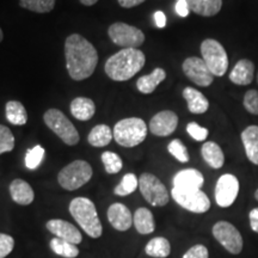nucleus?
<instances>
[{
	"label": "nucleus",
	"mask_w": 258,
	"mask_h": 258,
	"mask_svg": "<svg viewBox=\"0 0 258 258\" xmlns=\"http://www.w3.org/2000/svg\"><path fill=\"white\" fill-rule=\"evenodd\" d=\"M64 57L70 77L76 82L90 78L98 63V53L91 42L79 34H72L64 41Z\"/></svg>",
	"instance_id": "1"
},
{
	"label": "nucleus",
	"mask_w": 258,
	"mask_h": 258,
	"mask_svg": "<svg viewBox=\"0 0 258 258\" xmlns=\"http://www.w3.org/2000/svg\"><path fill=\"white\" fill-rule=\"evenodd\" d=\"M146 62L145 54L135 48H123L106 60L104 71L114 82H125L140 72Z\"/></svg>",
	"instance_id": "2"
},
{
	"label": "nucleus",
	"mask_w": 258,
	"mask_h": 258,
	"mask_svg": "<svg viewBox=\"0 0 258 258\" xmlns=\"http://www.w3.org/2000/svg\"><path fill=\"white\" fill-rule=\"evenodd\" d=\"M70 213L83 231L91 238H99L103 233L101 220L96 206L90 199L76 198L70 203Z\"/></svg>",
	"instance_id": "3"
},
{
	"label": "nucleus",
	"mask_w": 258,
	"mask_h": 258,
	"mask_svg": "<svg viewBox=\"0 0 258 258\" xmlns=\"http://www.w3.org/2000/svg\"><path fill=\"white\" fill-rule=\"evenodd\" d=\"M112 134L120 146L135 147L144 143L146 139L147 124L139 117L123 118L115 124Z\"/></svg>",
	"instance_id": "4"
},
{
	"label": "nucleus",
	"mask_w": 258,
	"mask_h": 258,
	"mask_svg": "<svg viewBox=\"0 0 258 258\" xmlns=\"http://www.w3.org/2000/svg\"><path fill=\"white\" fill-rule=\"evenodd\" d=\"M93 171L88 161L74 160L64 166L57 175V182L61 188L73 191L85 185L92 178Z\"/></svg>",
	"instance_id": "5"
},
{
	"label": "nucleus",
	"mask_w": 258,
	"mask_h": 258,
	"mask_svg": "<svg viewBox=\"0 0 258 258\" xmlns=\"http://www.w3.org/2000/svg\"><path fill=\"white\" fill-rule=\"evenodd\" d=\"M43 121L51 132H54L64 144L69 146H76L79 143L80 137L74 124L67 116L59 109H49L44 112Z\"/></svg>",
	"instance_id": "6"
},
{
	"label": "nucleus",
	"mask_w": 258,
	"mask_h": 258,
	"mask_svg": "<svg viewBox=\"0 0 258 258\" xmlns=\"http://www.w3.org/2000/svg\"><path fill=\"white\" fill-rule=\"evenodd\" d=\"M202 60L214 77H222L227 72L228 56L220 42L207 38L201 43Z\"/></svg>",
	"instance_id": "7"
},
{
	"label": "nucleus",
	"mask_w": 258,
	"mask_h": 258,
	"mask_svg": "<svg viewBox=\"0 0 258 258\" xmlns=\"http://www.w3.org/2000/svg\"><path fill=\"white\" fill-rule=\"evenodd\" d=\"M139 188L144 199L153 207H163L169 202V191L161 180L152 173L145 172L139 178Z\"/></svg>",
	"instance_id": "8"
},
{
	"label": "nucleus",
	"mask_w": 258,
	"mask_h": 258,
	"mask_svg": "<svg viewBox=\"0 0 258 258\" xmlns=\"http://www.w3.org/2000/svg\"><path fill=\"white\" fill-rule=\"evenodd\" d=\"M108 35L116 46H120L122 49L123 48L138 49L145 42V34L140 29L123 22H116L111 24L108 29Z\"/></svg>",
	"instance_id": "9"
},
{
	"label": "nucleus",
	"mask_w": 258,
	"mask_h": 258,
	"mask_svg": "<svg viewBox=\"0 0 258 258\" xmlns=\"http://www.w3.org/2000/svg\"><path fill=\"white\" fill-rule=\"evenodd\" d=\"M171 195L180 207L196 214H202L211 208L208 196L201 190H179L173 188Z\"/></svg>",
	"instance_id": "10"
},
{
	"label": "nucleus",
	"mask_w": 258,
	"mask_h": 258,
	"mask_svg": "<svg viewBox=\"0 0 258 258\" xmlns=\"http://www.w3.org/2000/svg\"><path fill=\"white\" fill-rule=\"evenodd\" d=\"M213 235L232 254H239L244 241L240 232L228 221H219L213 226Z\"/></svg>",
	"instance_id": "11"
},
{
	"label": "nucleus",
	"mask_w": 258,
	"mask_h": 258,
	"mask_svg": "<svg viewBox=\"0 0 258 258\" xmlns=\"http://www.w3.org/2000/svg\"><path fill=\"white\" fill-rule=\"evenodd\" d=\"M238 194H239V180L234 175L226 173L218 179L215 185V201L219 207H230L234 203Z\"/></svg>",
	"instance_id": "12"
},
{
	"label": "nucleus",
	"mask_w": 258,
	"mask_h": 258,
	"mask_svg": "<svg viewBox=\"0 0 258 258\" xmlns=\"http://www.w3.org/2000/svg\"><path fill=\"white\" fill-rule=\"evenodd\" d=\"M182 69L185 76L188 77V79L191 80L196 85L202 86V88H207V86L212 85L213 80H214V76L209 71L202 57H188L183 62Z\"/></svg>",
	"instance_id": "13"
},
{
	"label": "nucleus",
	"mask_w": 258,
	"mask_h": 258,
	"mask_svg": "<svg viewBox=\"0 0 258 258\" xmlns=\"http://www.w3.org/2000/svg\"><path fill=\"white\" fill-rule=\"evenodd\" d=\"M178 125V116L171 110L158 112L150 121V132L156 137H169Z\"/></svg>",
	"instance_id": "14"
},
{
	"label": "nucleus",
	"mask_w": 258,
	"mask_h": 258,
	"mask_svg": "<svg viewBox=\"0 0 258 258\" xmlns=\"http://www.w3.org/2000/svg\"><path fill=\"white\" fill-rule=\"evenodd\" d=\"M46 227L48 231L51 232L56 238L63 239L73 244H80L83 240L82 233L76 226L69 221L60 220V219H51L47 222Z\"/></svg>",
	"instance_id": "15"
},
{
	"label": "nucleus",
	"mask_w": 258,
	"mask_h": 258,
	"mask_svg": "<svg viewBox=\"0 0 258 258\" xmlns=\"http://www.w3.org/2000/svg\"><path fill=\"white\" fill-rule=\"evenodd\" d=\"M205 178L200 171L195 169H185L179 171L173 177V188L179 190H201Z\"/></svg>",
	"instance_id": "16"
},
{
	"label": "nucleus",
	"mask_w": 258,
	"mask_h": 258,
	"mask_svg": "<svg viewBox=\"0 0 258 258\" xmlns=\"http://www.w3.org/2000/svg\"><path fill=\"white\" fill-rule=\"evenodd\" d=\"M108 220L115 230L124 232L131 228L133 217L128 207L122 203H114L108 209Z\"/></svg>",
	"instance_id": "17"
},
{
	"label": "nucleus",
	"mask_w": 258,
	"mask_h": 258,
	"mask_svg": "<svg viewBox=\"0 0 258 258\" xmlns=\"http://www.w3.org/2000/svg\"><path fill=\"white\" fill-rule=\"evenodd\" d=\"M254 77V64L251 60H239L230 73V80L235 85H249Z\"/></svg>",
	"instance_id": "18"
},
{
	"label": "nucleus",
	"mask_w": 258,
	"mask_h": 258,
	"mask_svg": "<svg viewBox=\"0 0 258 258\" xmlns=\"http://www.w3.org/2000/svg\"><path fill=\"white\" fill-rule=\"evenodd\" d=\"M10 195L16 203L21 206H28L34 201L35 194L31 185L23 179H14L10 184Z\"/></svg>",
	"instance_id": "19"
},
{
	"label": "nucleus",
	"mask_w": 258,
	"mask_h": 258,
	"mask_svg": "<svg viewBox=\"0 0 258 258\" xmlns=\"http://www.w3.org/2000/svg\"><path fill=\"white\" fill-rule=\"evenodd\" d=\"M71 114L79 121L91 120L96 112L95 102L88 97H77L71 102Z\"/></svg>",
	"instance_id": "20"
},
{
	"label": "nucleus",
	"mask_w": 258,
	"mask_h": 258,
	"mask_svg": "<svg viewBox=\"0 0 258 258\" xmlns=\"http://www.w3.org/2000/svg\"><path fill=\"white\" fill-rule=\"evenodd\" d=\"M245 153L247 159L258 166V125H249L241 133Z\"/></svg>",
	"instance_id": "21"
},
{
	"label": "nucleus",
	"mask_w": 258,
	"mask_h": 258,
	"mask_svg": "<svg viewBox=\"0 0 258 258\" xmlns=\"http://www.w3.org/2000/svg\"><path fill=\"white\" fill-rule=\"evenodd\" d=\"M183 98L186 101L188 109L192 114H203L208 110L209 102L202 92L194 88H185L183 90Z\"/></svg>",
	"instance_id": "22"
},
{
	"label": "nucleus",
	"mask_w": 258,
	"mask_h": 258,
	"mask_svg": "<svg viewBox=\"0 0 258 258\" xmlns=\"http://www.w3.org/2000/svg\"><path fill=\"white\" fill-rule=\"evenodd\" d=\"M190 11L202 17H213L222 8V0H185Z\"/></svg>",
	"instance_id": "23"
},
{
	"label": "nucleus",
	"mask_w": 258,
	"mask_h": 258,
	"mask_svg": "<svg viewBox=\"0 0 258 258\" xmlns=\"http://www.w3.org/2000/svg\"><path fill=\"white\" fill-rule=\"evenodd\" d=\"M165 78H166L165 71L160 69V67H158V69L154 70L151 74L140 77L137 82V88L141 93L150 95V93L154 92V90L157 89V86L159 85L161 82H164Z\"/></svg>",
	"instance_id": "24"
},
{
	"label": "nucleus",
	"mask_w": 258,
	"mask_h": 258,
	"mask_svg": "<svg viewBox=\"0 0 258 258\" xmlns=\"http://www.w3.org/2000/svg\"><path fill=\"white\" fill-rule=\"evenodd\" d=\"M201 154L206 163L212 169H220V167L224 166L225 156L221 147L218 144L213 143V141L205 143L201 148Z\"/></svg>",
	"instance_id": "25"
},
{
	"label": "nucleus",
	"mask_w": 258,
	"mask_h": 258,
	"mask_svg": "<svg viewBox=\"0 0 258 258\" xmlns=\"http://www.w3.org/2000/svg\"><path fill=\"white\" fill-rule=\"evenodd\" d=\"M135 228L140 234H151L154 232L156 224L152 212L147 208H139L133 217Z\"/></svg>",
	"instance_id": "26"
},
{
	"label": "nucleus",
	"mask_w": 258,
	"mask_h": 258,
	"mask_svg": "<svg viewBox=\"0 0 258 258\" xmlns=\"http://www.w3.org/2000/svg\"><path fill=\"white\" fill-rule=\"evenodd\" d=\"M6 120L14 125H24L28 122V112L18 101H9L5 105Z\"/></svg>",
	"instance_id": "27"
},
{
	"label": "nucleus",
	"mask_w": 258,
	"mask_h": 258,
	"mask_svg": "<svg viewBox=\"0 0 258 258\" xmlns=\"http://www.w3.org/2000/svg\"><path fill=\"white\" fill-rule=\"evenodd\" d=\"M114 139L111 128L106 124H97L89 133L88 141L93 147H105Z\"/></svg>",
	"instance_id": "28"
},
{
	"label": "nucleus",
	"mask_w": 258,
	"mask_h": 258,
	"mask_svg": "<svg viewBox=\"0 0 258 258\" xmlns=\"http://www.w3.org/2000/svg\"><path fill=\"white\" fill-rule=\"evenodd\" d=\"M145 251L151 257L166 258L171 253L170 241L164 237H156L148 241Z\"/></svg>",
	"instance_id": "29"
},
{
	"label": "nucleus",
	"mask_w": 258,
	"mask_h": 258,
	"mask_svg": "<svg viewBox=\"0 0 258 258\" xmlns=\"http://www.w3.org/2000/svg\"><path fill=\"white\" fill-rule=\"evenodd\" d=\"M50 249L57 256L64 258H76L79 254V249L76 244L60 239V238H53L50 240Z\"/></svg>",
	"instance_id": "30"
},
{
	"label": "nucleus",
	"mask_w": 258,
	"mask_h": 258,
	"mask_svg": "<svg viewBox=\"0 0 258 258\" xmlns=\"http://www.w3.org/2000/svg\"><path fill=\"white\" fill-rule=\"evenodd\" d=\"M55 3L56 0H19V6L36 14H48L54 9Z\"/></svg>",
	"instance_id": "31"
},
{
	"label": "nucleus",
	"mask_w": 258,
	"mask_h": 258,
	"mask_svg": "<svg viewBox=\"0 0 258 258\" xmlns=\"http://www.w3.org/2000/svg\"><path fill=\"white\" fill-rule=\"evenodd\" d=\"M139 188V178L134 173H127L120 182V184L116 186L114 192L117 196H128L133 194Z\"/></svg>",
	"instance_id": "32"
},
{
	"label": "nucleus",
	"mask_w": 258,
	"mask_h": 258,
	"mask_svg": "<svg viewBox=\"0 0 258 258\" xmlns=\"http://www.w3.org/2000/svg\"><path fill=\"white\" fill-rule=\"evenodd\" d=\"M101 159L104 164V169L109 175H115V173L120 172L123 167V161H122L121 157L118 154L110 151H106L101 156Z\"/></svg>",
	"instance_id": "33"
},
{
	"label": "nucleus",
	"mask_w": 258,
	"mask_h": 258,
	"mask_svg": "<svg viewBox=\"0 0 258 258\" xmlns=\"http://www.w3.org/2000/svg\"><path fill=\"white\" fill-rule=\"evenodd\" d=\"M44 154H46V150L41 146V145H36L35 147L28 150L27 154H25V166L29 170H36L38 166L41 165L42 160H43Z\"/></svg>",
	"instance_id": "34"
},
{
	"label": "nucleus",
	"mask_w": 258,
	"mask_h": 258,
	"mask_svg": "<svg viewBox=\"0 0 258 258\" xmlns=\"http://www.w3.org/2000/svg\"><path fill=\"white\" fill-rule=\"evenodd\" d=\"M167 151H169L171 156L175 157L180 163H188L190 159L188 150H186L184 144L178 140V139H175V140L171 141L169 146H167Z\"/></svg>",
	"instance_id": "35"
},
{
	"label": "nucleus",
	"mask_w": 258,
	"mask_h": 258,
	"mask_svg": "<svg viewBox=\"0 0 258 258\" xmlns=\"http://www.w3.org/2000/svg\"><path fill=\"white\" fill-rule=\"evenodd\" d=\"M15 148V137L9 127L0 124V154L11 152Z\"/></svg>",
	"instance_id": "36"
},
{
	"label": "nucleus",
	"mask_w": 258,
	"mask_h": 258,
	"mask_svg": "<svg viewBox=\"0 0 258 258\" xmlns=\"http://www.w3.org/2000/svg\"><path fill=\"white\" fill-rule=\"evenodd\" d=\"M243 104L247 112L258 116V91L257 90H249V91L245 93Z\"/></svg>",
	"instance_id": "37"
},
{
	"label": "nucleus",
	"mask_w": 258,
	"mask_h": 258,
	"mask_svg": "<svg viewBox=\"0 0 258 258\" xmlns=\"http://www.w3.org/2000/svg\"><path fill=\"white\" fill-rule=\"evenodd\" d=\"M186 132L195 141H203L206 140L208 137L209 132L207 128L201 127V125L196 123V122H190V123L186 125Z\"/></svg>",
	"instance_id": "38"
},
{
	"label": "nucleus",
	"mask_w": 258,
	"mask_h": 258,
	"mask_svg": "<svg viewBox=\"0 0 258 258\" xmlns=\"http://www.w3.org/2000/svg\"><path fill=\"white\" fill-rule=\"evenodd\" d=\"M15 247V239L11 235L0 233V258L8 257Z\"/></svg>",
	"instance_id": "39"
},
{
	"label": "nucleus",
	"mask_w": 258,
	"mask_h": 258,
	"mask_svg": "<svg viewBox=\"0 0 258 258\" xmlns=\"http://www.w3.org/2000/svg\"><path fill=\"white\" fill-rule=\"evenodd\" d=\"M183 258H209V252L205 245H194L186 251Z\"/></svg>",
	"instance_id": "40"
},
{
	"label": "nucleus",
	"mask_w": 258,
	"mask_h": 258,
	"mask_svg": "<svg viewBox=\"0 0 258 258\" xmlns=\"http://www.w3.org/2000/svg\"><path fill=\"white\" fill-rule=\"evenodd\" d=\"M175 10H176L177 15L180 16V17H188V15L190 12L189 6H188V4H186L185 0H177Z\"/></svg>",
	"instance_id": "41"
},
{
	"label": "nucleus",
	"mask_w": 258,
	"mask_h": 258,
	"mask_svg": "<svg viewBox=\"0 0 258 258\" xmlns=\"http://www.w3.org/2000/svg\"><path fill=\"white\" fill-rule=\"evenodd\" d=\"M249 219H250V226L251 228H252V231L258 233V208H253L252 211L250 212Z\"/></svg>",
	"instance_id": "42"
},
{
	"label": "nucleus",
	"mask_w": 258,
	"mask_h": 258,
	"mask_svg": "<svg viewBox=\"0 0 258 258\" xmlns=\"http://www.w3.org/2000/svg\"><path fill=\"white\" fill-rule=\"evenodd\" d=\"M154 22H156V25L158 28H165L166 25V16L163 11H157L153 16Z\"/></svg>",
	"instance_id": "43"
},
{
	"label": "nucleus",
	"mask_w": 258,
	"mask_h": 258,
	"mask_svg": "<svg viewBox=\"0 0 258 258\" xmlns=\"http://www.w3.org/2000/svg\"><path fill=\"white\" fill-rule=\"evenodd\" d=\"M117 2L121 8L132 9V8H135V6L143 4V3L146 2V0H117Z\"/></svg>",
	"instance_id": "44"
},
{
	"label": "nucleus",
	"mask_w": 258,
	"mask_h": 258,
	"mask_svg": "<svg viewBox=\"0 0 258 258\" xmlns=\"http://www.w3.org/2000/svg\"><path fill=\"white\" fill-rule=\"evenodd\" d=\"M79 2L85 6H92V5H95L98 0H79Z\"/></svg>",
	"instance_id": "45"
},
{
	"label": "nucleus",
	"mask_w": 258,
	"mask_h": 258,
	"mask_svg": "<svg viewBox=\"0 0 258 258\" xmlns=\"http://www.w3.org/2000/svg\"><path fill=\"white\" fill-rule=\"evenodd\" d=\"M3 40H4V32H3L2 28H0V42H2Z\"/></svg>",
	"instance_id": "46"
},
{
	"label": "nucleus",
	"mask_w": 258,
	"mask_h": 258,
	"mask_svg": "<svg viewBox=\"0 0 258 258\" xmlns=\"http://www.w3.org/2000/svg\"><path fill=\"white\" fill-rule=\"evenodd\" d=\"M254 199H256L258 201V189L256 190V191H254Z\"/></svg>",
	"instance_id": "47"
},
{
	"label": "nucleus",
	"mask_w": 258,
	"mask_h": 258,
	"mask_svg": "<svg viewBox=\"0 0 258 258\" xmlns=\"http://www.w3.org/2000/svg\"><path fill=\"white\" fill-rule=\"evenodd\" d=\"M257 83H258V74H257Z\"/></svg>",
	"instance_id": "48"
}]
</instances>
